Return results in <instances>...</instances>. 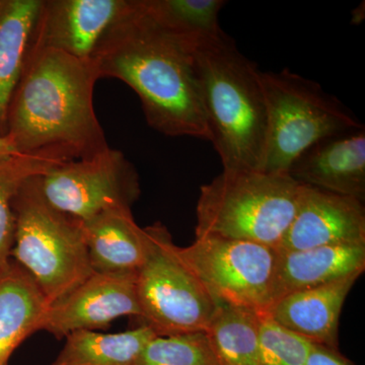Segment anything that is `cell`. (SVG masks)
I'll list each match as a JSON object with an SVG mask.
<instances>
[{"instance_id":"5b68a950","label":"cell","mask_w":365,"mask_h":365,"mask_svg":"<svg viewBox=\"0 0 365 365\" xmlns=\"http://www.w3.org/2000/svg\"><path fill=\"white\" fill-rule=\"evenodd\" d=\"M38 176L26 180L14 198L11 259L32 276L51 304L78 287L93 271L81 222L45 200Z\"/></svg>"},{"instance_id":"277c9868","label":"cell","mask_w":365,"mask_h":365,"mask_svg":"<svg viewBox=\"0 0 365 365\" xmlns=\"http://www.w3.org/2000/svg\"><path fill=\"white\" fill-rule=\"evenodd\" d=\"M300 184L287 174L223 170L200 189L196 237H217L279 249L294 220Z\"/></svg>"},{"instance_id":"4fadbf2b","label":"cell","mask_w":365,"mask_h":365,"mask_svg":"<svg viewBox=\"0 0 365 365\" xmlns=\"http://www.w3.org/2000/svg\"><path fill=\"white\" fill-rule=\"evenodd\" d=\"M288 175L300 185L365 200V129L326 137L292 163Z\"/></svg>"},{"instance_id":"3957f363","label":"cell","mask_w":365,"mask_h":365,"mask_svg":"<svg viewBox=\"0 0 365 365\" xmlns=\"http://www.w3.org/2000/svg\"><path fill=\"white\" fill-rule=\"evenodd\" d=\"M193 57L210 143L223 170L261 172L267 137L261 71L223 31L197 41Z\"/></svg>"},{"instance_id":"9a60e30c","label":"cell","mask_w":365,"mask_h":365,"mask_svg":"<svg viewBox=\"0 0 365 365\" xmlns=\"http://www.w3.org/2000/svg\"><path fill=\"white\" fill-rule=\"evenodd\" d=\"M81 222L93 272L136 274L143 267L150 232L138 227L132 209H109Z\"/></svg>"},{"instance_id":"30bf717a","label":"cell","mask_w":365,"mask_h":365,"mask_svg":"<svg viewBox=\"0 0 365 365\" xmlns=\"http://www.w3.org/2000/svg\"><path fill=\"white\" fill-rule=\"evenodd\" d=\"M139 316L136 274L93 272L71 292L49 304L40 331L61 340L76 331L109 328L121 317Z\"/></svg>"},{"instance_id":"ac0fdd59","label":"cell","mask_w":365,"mask_h":365,"mask_svg":"<svg viewBox=\"0 0 365 365\" xmlns=\"http://www.w3.org/2000/svg\"><path fill=\"white\" fill-rule=\"evenodd\" d=\"M42 0H0V137L32 45Z\"/></svg>"},{"instance_id":"7c38bea8","label":"cell","mask_w":365,"mask_h":365,"mask_svg":"<svg viewBox=\"0 0 365 365\" xmlns=\"http://www.w3.org/2000/svg\"><path fill=\"white\" fill-rule=\"evenodd\" d=\"M365 246L364 202L300 185L297 211L279 249Z\"/></svg>"},{"instance_id":"603a6c76","label":"cell","mask_w":365,"mask_h":365,"mask_svg":"<svg viewBox=\"0 0 365 365\" xmlns=\"http://www.w3.org/2000/svg\"><path fill=\"white\" fill-rule=\"evenodd\" d=\"M135 365H220L205 332L155 336Z\"/></svg>"},{"instance_id":"d6986e66","label":"cell","mask_w":365,"mask_h":365,"mask_svg":"<svg viewBox=\"0 0 365 365\" xmlns=\"http://www.w3.org/2000/svg\"><path fill=\"white\" fill-rule=\"evenodd\" d=\"M155 336L143 325L114 334L76 331L66 336V345L52 365H135Z\"/></svg>"},{"instance_id":"44dd1931","label":"cell","mask_w":365,"mask_h":365,"mask_svg":"<svg viewBox=\"0 0 365 365\" xmlns=\"http://www.w3.org/2000/svg\"><path fill=\"white\" fill-rule=\"evenodd\" d=\"M59 163L16 155L0 162V278L11 268L16 234L14 201L24 182Z\"/></svg>"},{"instance_id":"8992f818","label":"cell","mask_w":365,"mask_h":365,"mask_svg":"<svg viewBox=\"0 0 365 365\" xmlns=\"http://www.w3.org/2000/svg\"><path fill=\"white\" fill-rule=\"evenodd\" d=\"M267 137L261 172L287 174L297 158L326 137L364 128L341 101L316 81L283 69L261 71Z\"/></svg>"},{"instance_id":"ffe728a7","label":"cell","mask_w":365,"mask_h":365,"mask_svg":"<svg viewBox=\"0 0 365 365\" xmlns=\"http://www.w3.org/2000/svg\"><path fill=\"white\" fill-rule=\"evenodd\" d=\"M260 314L218 306L205 333L220 365H262Z\"/></svg>"},{"instance_id":"e0dca14e","label":"cell","mask_w":365,"mask_h":365,"mask_svg":"<svg viewBox=\"0 0 365 365\" xmlns=\"http://www.w3.org/2000/svg\"><path fill=\"white\" fill-rule=\"evenodd\" d=\"M49 302L25 269L11 261L0 278V365L32 334L40 331Z\"/></svg>"},{"instance_id":"484cf974","label":"cell","mask_w":365,"mask_h":365,"mask_svg":"<svg viewBox=\"0 0 365 365\" xmlns=\"http://www.w3.org/2000/svg\"><path fill=\"white\" fill-rule=\"evenodd\" d=\"M19 155L6 137H0V162Z\"/></svg>"},{"instance_id":"5bb4252c","label":"cell","mask_w":365,"mask_h":365,"mask_svg":"<svg viewBox=\"0 0 365 365\" xmlns=\"http://www.w3.org/2000/svg\"><path fill=\"white\" fill-rule=\"evenodd\" d=\"M362 274L300 290L274 302L265 314L285 330L338 350V328L347 295Z\"/></svg>"},{"instance_id":"6da1fadb","label":"cell","mask_w":365,"mask_h":365,"mask_svg":"<svg viewBox=\"0 0 365 365\" xmlns=\"http://www.w3.org/2000/svg\"><path fill=\"white\" fill-rule=\"evenodd\" d=\"M193 48L155 21L144 0H131L91 60L100 79H120L135 91L151 128L210 143Z\"/></svg>"},{"instance_id":"d4e9b609","label":"cell","mask_w":365,"mask_h":365,"mask_svg":"<svg viewBox=\"0 0 365 365\" xmlns=\"http://www.w3.org/2000/svg\"><path fill=\"white\" fill-rule=\"evenodd\" d=\"M307 365H353L338 350L312 343L307 354Z\"/></svg>"},{"instance_id":"ba28073f","label":"cell","mask_w":365,"mask_h":365,"mask_svg":"<svg viewBox=\"0 0 365 365\" xmlns=\"http://www.w3.org/2000/svg\"><path fill=\"white\" fill-rule=\"evenodd\" d=\"M176 253L217 306L244 307L259 314L268 311L277 250L204 235L196 237L189 247L176 246Z\"/></svg>"},{"instance_id":"7402d4cb","label":"cell","mask_w":365,"mask_h":365,"mask_svg":"<svg viewBox=\"0 0 365 365\" xmlns=\"http://www.w3.org/2000/svg\"><path fill=\"white\" fill-rule=\"evenodd\" d=\"M148 13L170 32L191 42L222 32L223 0H144Z\"/></svg>"},{"instance_id":"7a4b0ae2","label":"cell","mask_w":365,"mask_h":365,"mask_svg":"<svg viewBox=\"0 0 365 365\" xmlns=\"http://www.w3.org/2000/svg\"><path fill=\"white\" fill-rule=\"evenodd\" d=\"M98 79L91 60L31 46L7 113L16 153L62 163L109 148L93 108Z\"/></svg>"},{"instance_id":"52a82bcc","label":"cell","mask_w":365,"mask_h":365,"mask_svg":"<svg viewBox=\"0 0 365 365\" xmlns=\"http://www.w3.org/2000/svg\"><path fill=\"white\" fill-rule=\"evenodd\" d=\"M150 248L136 273L141 325L158 337L205 332L217 304L176 253L165 225L148 227Z\"/></svg>"},{"instance_id":"2e32d148","label":"cell","mask_w":365,"mask_h":365,"mask_svg":"<svg viewBox=\"0 0 365 365\" xmlns=\"http://www.w3.org/2000/svg\"><path fill=\"white\" fill-rule=\"evenodd\" d=\"M364 270L365 246L277 250L271 306L285 295L364 274Z\"/></svg>"},{"instance_id":"9c48e42d","label":"cell","mask_w":365,"mask_h":365,"mask_svg":"<svg viewBox=\"0 0 365 365\" xmlns=\"http://www.w3.org/2000/svg\"><path fill=\"white\" fill-rule=\"evenodd\" d=\"M37 184L52 207L79 222L109 209H132L141 194L135 167L110 146L93 157L54 165L37 177Z\"/></svg>"},{"instance_id":"cb8c5ba5","label":"cell","mask_w":365,"mask_h":365,"mask_svg":"<svg viewBox=\"0 0 365 365\" xmlns=\"http://www.w3.org/2000/svg\"><path fill=\"white\" fill-rule=\"evenodd\" d=\"M311 344L277 325L267 314H260L262 365H307Z\"/></svg>"},{"instance_id":"8fae6325","label":"cell","mask_w":365,"mask_h":365,"mask_svg":"<svg viewBox=\"0 0 365 365\" xmlns=\"http://www.w3.org/2000/svg\"><path fill=\"white\" fill-rule=\"evenodd\" d=\"M131 0H42L32 47L91 60Z\"/></svg>"}]
</instances>
